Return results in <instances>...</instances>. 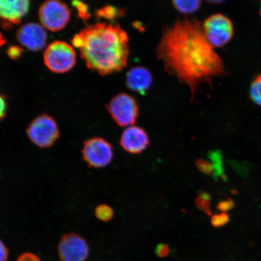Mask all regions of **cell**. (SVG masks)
<instances>
[{"label": "cell", "mask_w": 261, "mask_h": 261, "mask_svg": "<svg viewBox=\"0 0 261 261\" xmlns=\"http://www.w3.org/2000/svg\"><path fill=\"white\" fill-rule=\"evenodd\" d=\"M6 43V40L3 35L0 33V48Z\"/></svg>", "instance_id": "f1b7e54d"}, {"label": "cell", "mask_w": 261, "mask_h": 261, "mask_svg": "<svg viewBox=\"0 0 261 261\" xmlns=\"http://www.w3.org/2000/svg\"><path fill=\"white\" fill-rule=\"evenodd\" d=\"M195 165L198 169V170L203 173V174L207 175H213L214 169L211 162L206 160L199 159L195 162Z\"/></svg>", "instance_id": "44dd1931"}, {"label": "cell", "mask_w": 261, "mask_h": 261, "mask_svg": "<svg viewBox=\"0 0 261 261\" xmlns=\"http://www.w3.org/2000/svg\"><path fill=\"white\" fill-rule=\"evenodd\" d=\"M73 4L77 9L78 14L81 18L87 19L90 18V14L87 5L81 2H73Z\"/></svg>", "instance_id": "7402d4cb"}, {"label": "cell", "mask_w": 261, "mask_h": 261, "mask_svg": "<svg viewBox=\"0 0 261 261\" xmlns=\"http://www.w3.org/2000/svg\"><path fill=\"white\" fill-rule=\"evenodd\" d=\"M170 253V249L167 244H159L156 247L155 253L160 257H165L168 256Z\"/></svg>", "instance_id": "cb8c5ba5"}, {"label": "cell", "mask_w": 261, "mask_h": 261, "mask_svg": "<svg viewBox=\"0 0 261 261\" xmlns=\"http://www.w3.org/2000/svg\"><path fill=\"white\" fill-rule=\"evenodd\" d=\"M22 53V49L17 46L10 47L8 50L9 57L12 59H14V60H16V59L20 57Z\"/></svg>", "instance_id": "484cf974"}, {"label": "cell", "mask_w": 261, "mask_h": 261, "mask_svg": "<svg viewBox=\"0 0 261 261\" xmlns=\"http://www.w3.org/2000/svg\"><path fill=\"white\" fill-rule=\"evenodd\" d=\"M125 14V10L114 7L113 6H106L98 10L97 15L100 18H103L109 20H113Z\"/></svg>", "instance_id": "2e32d148"}, {"label": "cell", "mask_w": 261, "mask_h": 261, "mask_svg": "<svg viewBox=\"0 0 261 261\" xmlns=\"http://www.w3.org/2000/svg\"><path fill=\"white\" fill-rule=\"evenodd\" d=\"M94 214L98 220L104 222L112 220L114 217V211L112 207L105 204L97 205L94 211Z\"/></svg>", "instance_id": "d6986e66"}, {"label": "cell", "mask_w": 261, "mask_h": 261, "mask_svg": "<svg viewBox=\"0 0 261 261\" xmlns=\"http://www.w3.org/2000/svg\"><path fill=\"white\" fill-rule=\"evenodd\" d=\"M72 44L87 67L102 76L118 72L128 63L129 37L119 24L88 25L74 35Z\"/></svg>", "instance_id": "7a4b0ae2"}, {"label": "cell", "mask_w": 261, "mask_h": 261, "mask_svg": "<svg viewBox=\"0 0 261 261\" xmlns=\"http://www.w3.org/2000/svg\"><path fill=\"white\" fill-rule=\"evenodd\" d=\"M260 14L261 15V5H260Z\"/></svg>", "instance_id": "f546056e"}, {"label": "cell", "mask_w": 261, "mask_h": 261, "mask_svg": "<svg viewBox=\"0 0 261 261\" xmlns=\"http://www.w3.org/2000/svg\"><path fill=\"white\" fill-rule=\"evenodd\" d=\"M16 261H41L38 256L32 253L26 252L21 254Z\"/></svg>", "instance_id": "d4e9b609"}, {"label": "cell", "mask_w": 261, "mask_h": 261, "mask_svg": "<svg viewBox=\"0 0 261 261\" xmlns=\"http://www.w3.org/2000/svg\"><path fill=\"white\" fill-rule=\"evenodd\" d=\"M204 34L212 46L221 47L227 44L233 35V25L230 19L221 14L212 15L203 24Z\"/></svg>", "instance_id": "5b68a950"}, {"label": "cell", "mask_w": 261, "mask_h": 261, "mask_svg": "<svg viewBox=\"0 0 261 261\" xmlns=\"http://www.w3.org/2000/svg\"><path fill=\"white\" fill-rule=\"evenodd\" d=\"M211 197L210 194L205 192H201L199 193L196 198L195 203L199 210L203 211L208 215H212L211 208Z\"/></svg>", "instance_id": "e0dca14e"}, {"label": "cell", "mask_w": 261, "mask_h": 261, "mask_svg": "<svg viewBox=\"0 0 261 261\" xmlns=\"http://www.w3.org/2000/svg\"><path fill=\"white\" fill-rule=\"evenodd\" d=\"M107 110L120 126L134 125L139 116L138 103L135 98L125 93H120L114 97L108 104Z\"/></svg>", "instance_id": "8992f818"}, {"label": "cell", "mask_w": 261, "mask_h": 261, "mask_svg": "<svg viewBox=\"0 0 261 261\" xmlns=\"http://www.w3.org/2000/svg\"><path fill=\"white\" fill-rule=\"evenodd\" d=\"M156 52L165 70L189 88L192 101L200 85L225 74L223 60L195 18L179 17L166 26Z\"/></svg>", "instance_id": "6da1fadb"}, {"label": "cell", "mask_w": 261, "mask_h": 261, "mask_svg": "<svg viewBox=\"0 0 261 261\" xmlns=\"http://www.w3.org/2000/svg\"><path fill=\"white\" fill-rule=\"evenodd\" d=\"M112 145L101 138H91L84 143L82 149L83 161L90 168H102L110 165L113 159Z\"/></svg>", "instance_id": "ba28073f"}, {"label": "cell", "mask_w": 261, "mask_h": 261, "mask_svg": "<svg viewBox=\"0 0 261 261\" xmlns=\"http://www.w3.org/2000/svg\"><path fill=\"white\" fill-rule=\"evenodd\" d=\"M230 220L229 215L224 212L219 214H215L211 218V224L215 228H219L225 226Z\"/></svg>", "instance_id": "ffe728a7"}, {"label": "cell", "mask_w": 261, "mask_h": 261, "mask_svg": "<svg viewBox=\"0 0 261 261\" xmlns=\"http://www.w3.org/2000/svg\"><path fill=\"white\" fill-rule=\"evenodd\" d=\"M70 11L66 4L58 0H48L39 9V18L44 29L51 32L63 30L70 18Z\"/></svg>", "instance_id": "52a82bcc"}, {"label": "cell", "mask_w": 261, "mask_h": 261, "mask_svg": "<svg viewBox=\"0 0 261 261\" xmlns=\"http://www.w3.org/2000/svg\"><path fill=\"white\" fill-rule=\"evenodd\" d=\"M27 135L35 145L43 149L53 146L60 138V133L56 120L47 114H42L29 124Z\"/></svg>", "instance_id": "277c9868"}, {"label": "cell", "mask_w": 261, "mask_h": 261, "mask_svg": "<svg viewBox=\"0 0 261 261\" xmlns=\"http://www.w3.org/2000/svg\"><path fill=\"white\" fill-rule=\"evenodd\" d=\"M152 75L148 69L142 66L130 68L126 75V84L128 89L145 95L151 88Z\"/></svg>", "instance_id": "4fadbf2b"}, {"label": "cell", "mask_w": 261, "mask_h": 261, "mask_svg": "<svg viewBox=\"0 0 261 261\" xmlns=\"http://www.w3.org/2000/svg\"><path fill=\"white\" fill-rule=\"evenodd\" d=\"M30 2L28 0H0V19L2 24L6 27L20 23L28 14Z\"/></svg>", "instance_id": "7c38bea8"}, {"label": "cell", "mask_w": 261, "mask_h": 261, "mask_svg": "<svg viewBox=\"0 0 261 261\" xmlns=\"http://www.w3.org/2000/svg\"><path fill=\"white\" fill-rule=\"evenodd\" d=\"M250 96L254 103L261 106V74L254 78L251 84Z\"/></svg>", "instance_id": "ac0fdd59"}, {"label": "cell", "mask_w": 261, "mask_h": 261, "mask_svg": "<svg viewBox=\"0 0 261 261\" xmlns=\"http://www.w3.org/2000/svg\"><path fill=\"white\" fill-rule=\"evenodd\" d=\"M6 109H7V105H6L5 97L0 93V121L4 118Z\"/></svg>", "instance_id": "83f0119b"}, {"label": "cell", "mask_w": 261, "mask_h": 261, "mask_svg": "<svg viewBox=\"0 0 261 261\" xmlns=\"http://www.w3.org/2000/svg\"><path fill=\"white\" fill-rule=\"evenodd\" d=\"M59 258L61 261H86L90 249L87 241L77 233L64 234L58 246Z\"/></svg>", "instance_id": "9c48e42d"}, {"label": "cell", "mask_w": 261, "mask_h": 261, "mask_svg": "<svg viewBox=\"0 0 261 261\" xmlns=\"http://www.w3.org/2000/svg\"><path fill=\"white\" fill-rule=\"evenodd\" d=\"M208 158L211 159V163L214 169V177L215 179L221 177L224 178L225 174L224 173L223 158L220 151H211L208 154Z\"/></svg>", "instance_id": "9a60e30c"}, {"label": "cell", "mask_w": 261, "mask_h": 261, "mask_svg": "<svg viewBox=\"0 0 261 261\" xmlns=\"http://www.w3.org/2000/svg\"><path fill=\"white\" fill-rule=\"evenodd\" d=\"M120 146L127 152L138 154L142 152L149 145V139L145 130L135 125L124 130L120 138Z\"/></svg>", "instance_id": "8fae6325"}, {"label": "cell", "mask_w": 261, "mask_h": 261, "mask_svg": "<svg viewBox=\"0 0 261 261\" xmlns=\"http://www.w3.org/2000/svg\"><path fill=\"white\" fill-rule=\"evenodd\" d=\"M16 38L22 46L32 51H38L46 45L47 34L42 25L29 22L22 25L16 32Z\"/></svg>", "instance_id": "30bf717a"}, {"label": "cell", "mask_w": 261, "mask_h": 261, "mask_svg": "<svg viewBox=\"0 0 261 261\" xmlns=\"http://www.w3.org/2000/svg\"><path fill=\"white\" fill-rule=\"evenodd\" d=\"M173 6L181 14H193L198 11L201 6V1H173Z\"/></svg>", "instance_id": "5bb4252c"}, {"label": "cell", "mask_w": 261, "mask_h": 261, "mask_svg": "<svg viewBox=\"0 0 261 261\" xmlns=\"http://www.w3.org/2000/svg\"><path fill=\"white\" fill-rule=\"evenodd\" d=\"M9 251L8 247L0 240V261H8Z\"/></svg>", "instance_id": "4316f807"}, {"label": "cell", "mask_w": 261, "mask_h": 261, "mask_svg": "<svg viewBox=\"0 0 261 261\" xmlns=\"http://www.w3.org/2000/svg\"><path fill=\"white\" fill-rule=\"evenodd\" d=\"M44 62L52 72L67 73L72 69L76 64V51L66 42L55 41L49 44L45 49Z\"/></svg>", "instance_id": "3957f363"}, {"label": "cell", "mask_w": 261, "mask_h": 261, "mask_svg": "<svg viewBox=\"0 0 261 261\" xmlns=\"http://www.w3.org/2000/svg\"><path fill=\"white\" fill-rule=\"evenodd\" d=\"M234 203L230 198H227L226 200H221L217 204V208L221 212L227 213L234 207Z\"/></svg>", "instance_id": "603a6c76"}]
</instances>
